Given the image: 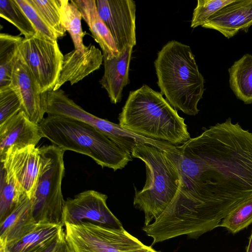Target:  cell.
<instances>
[{
    "label": "cell",
    "mask_w": 252,
    "mask_h": 252,
    "mask_svg": "<svg viewBox=\"0 0 252 252\" xmlns=\"http://www.w3.org/2000/svg\"><path fill=\"white\" fill-rule=\"evenodd\" d=\"M40 167L32 202V215L37 224L64 226L65 200L62 190L64 174V151L51 145L38 148Z\"/></svg>",
    "instance_id": "obj_4"
},
{
    "label": "cell",
    "mask_w": 252,
    "mask_h": 252,
    "mask_svg": "<svg viewBox=\"0 0 252 252\" xmlns=\"http://www.w3.org/2000/svg\"><path fill=\"white\" fill-rule=\"evenodd\" d=\"M27 197L14 177L0 165V223Z\"/></svg>",
    "instance_id": "obj_19"
},
{
    "label": "cell",
    "mask_w": 252,
    "mask_h": 252,
    "mask_svg": "<svg viewBox=\"0 0 252 252\" xmlns=\"http://www.w3.org/2000/svg\"><path fill=\"white\" fill-rule=\"evenodd\" d=\"M0 16L17 28L25 38L32 36L36 32L15 0H0Z\"/></svg>",
    "instance_id": "obj_23"
},
{
    "label": "cell",
    "mask_w": 252,
    "mask_h": 252,
    "mask_svg": "<svg viewBox=\"0 0 252 252\" xmlns=\"http://www.w3.org/2000/svg\"><path fill=\"white\" fill-rule=\"evenodd\" d=\"M234 0H198L194 9L190 27L202 26L214 14Z\"/></svg>",
    "instance_id": "obj_25"
},
{
    "label": "cell",
    "mask_w": 252,
    "mask_h": 252,
    "mask_svg": "<svg viewBox=\"0 0 252 252\" xmlns=\"http://www.w3.org/2000/svg\"><path fill=\"white\" fill-rule=\"evenodd\" d=\"M15 1L26 14L36 32L52 40L57 41L55 33L28 0H15Z\"/></svg>",
    "instance_id": "obj_27"
},
{
    "label": "cell",
    "mask_w": 252,
    "mask_h": 252,
    "mask_svg": "<svg viewBox=\"0 0 252 252\" xmlns=\"http://www.w3.org/2000/svg\"><path fill=\"white\" fill-rule=\"evenodd\" d=\"M98 13L110 30L119 53L136 44V10L133 0H95Z\"/></svg>",
    "instance_id": "obj_8"
},
{
    "label": "cell",
    "mask_w": 252,
    "mask_h": 252,
    "mask_svg": "<svg viewBox=\"0 0 252 252\" xmlns=\"http://www.w3.org/2000/svg\"><path fill=\"white\" fill-rule=\"evenodd\" d=\"M132 49V47H128L117 57L103 58L104 72L100 84L106 91L113 104L121 101L123 89L129 83V69Z\"/></svg>",
    "instance_id": "obj_14"
},
{
    "label": "cell",
    "mask_w": 252,
    "mask_h": 252,
    "mask_svg": "<svg viewBox=\"0 0 252 252\" xmlns=\"http://www.w3.org/2000/svg\"><path fill=\"white\" fill-rule=\"evenodd\" d=\"M36 9L58 38L64 36L66 32L62 22L63 0H28Z\"/></svg>",
    "instance_id": "obj_22"
},
{
    "label": "cell",
    "mask_w": 252,
    "mask_h": 252,
    "mask_svg": "<svg viewBox=\"0 0 252 252\" xmlns=\"http://www.w3.org/2000/svg\"><path fill=\"white\" fill-rule=\"evenodd\" d=\"M252 222V198L241 203L230 212L220 226L234 234L247 227Z\"/></svg>",
    "instance_id": "obj_24"
},
{
    "label": "cell",
    "mask_w": 252,
    "mask_h": 252,
    "mask_svg": "<svg viewBox=\"0 0 252 252\" xmlns=\"http://www.w3.org/2000/svg\"><path fill=\"white\" fill-rule=\"evenodd\" d=\"M10 86L20 99L22 111L30 120L39 124L46 113L47 92H41L19 53L13 68Z\"/></svg>",
    "instance_id": "obj_10"
},
{
    "label": "cell",
    "mask_w": 252,
    "mask_h": 252,
    "mask_svg": "<svg viewBox=\"0 0 252 252\" xmlns=\"http://www.w3.org/2000/svg\"><path fill=\"white\" fill-rule=\"evenodd\" d=\"M129 252H158V251L155 250L150 246H145L144 247H143L142 248H141V249H138L136 250L130 251Z\"/></svg>",
    "instance_id": "obj_29"
},
{
    "label": "cell",
    "mask_w": 252,
    "mask_h": 252,
    "mask_svg": "<svg viewBox=\"0 0 252 252\" xmlns=\"http://www.w3.org/2000/svg\"><path fill=\"white\" fill-rule=\"evenodd\" d=\"M19 55L36 81L41 93L54 90L62 70L64 55L57 41L35 32L23 38Z\"/></svg>",
    "instance_id": "obj_5"
},
{
    "label": "cell",
    "mask_w": 252,
    "mask_h": 252,
    "mask_svg": "<svg viewBox=\"0 0 252 252\" xmlns=\"http://www.w3.org/2000/svg\"><path fill=\"white\" fill-rule=\"evenodd\" d=\"M39 126L43 137L54 145L64 152L71 151L88 156L102 168L116 171L132 160L131 154L84 122L67 117L48 115Z\"/></svg>",
    "instance_id": "obj_3"
},
{
    "label": "cell",
    "mask_w": 252,
    "mask_h": 252,
    "mask_svg": "<svg viewBox=\"0 0 252 252\" xmlns=\"http://www.w3.org/2000/svg\"><path fill=\"white\" fill-rule=\"evenodd\" d=\"M23 38L5 33L0 34V89L10 86L13 68Z\"/></svg>",
    "instance_id": "obj_20"
},
{
    "label": "cell",
    "mask_w": 252,
    "mask_h": 252,
    "mask_svg": "<svg viewBox=\"0 0 252 252\" xmlns=\"http://www.w3.org/2000/svg\"><path fill=\"white\" fill-rule=\"evenodd\" d=\"M118 119L124 129L173 145L183 144L191 138L184 118L160 93L147 85L129 92Z\"/></svg>",
    "instance_id": "obj_1"
},
{
    "label": "cell",
    "mask_w": 252,
    "mask_h": 252,
    "mask_svg": "<svg viewBox=\"0 0 252 252\" xmlns=\"http://www.w3.org/2000/svg\"><path fill=\"white\" fill-rule=\"evenodd\" d=\"M62 18L65 30L70 34L75 49L84 53V32L81 27L82 14L73 0H63Z\"/></svg>",
    "instance_id": "obj_21"
},
{
    "label": "cell",
    "mask_w": 252,
    "mask_h": 252,
    "mask_svg": "<svg viewBox=\"0 0 252 252\" xmlns=\"http://www.w3.org/2000/svg\"><path fill=\"white\" fill-rule=\"evenodd\" d=\"M0 157V165L12 175L31 199L34 194L40 167L39 148L33 145L11 147Z\"/></svg>",
    "instance_id": "obj_9"
},
{
    "label": "cell",
    "mask_w": 252,
    "mask_h": 252,
    "mask_svg": "<svg viewBox=\"0 0 252 252\" xmlns=\"http://www.w3.org/2000/svg\"></svg>",
    "instance_id": "obj_31"
},
{
    "label": "cell",
    "mask_w": 252,
    "mask_h": 252,
    "mask_svg": "<svg viewBox=\"0 0 252 252\" xmlns=\"http://www.w3.org/2000/svg\"><path fill=\"white\" fill-rule=\"evenodd\" d=\"M21 110L20 99L11 86L0 89V125Z\"/></svg>",
    "instance_id": "obj_26"
},
{
    "label": "cell",
    "mask_w": 252,
    "mask_h": 252,
    "mask_svg": "<svg viewBox=\"0 0 252 252\" xmlns=\"http://www.w3.org/2000/svg\"><path fill=\"white\" fill-rule=\"evenodd\" d=\"M80 10L82 18L88 25L93 37L99 44L103 58L112 59L120 53L114 39L105 23L101 18L95 0H73Z\"/></svg>",
    "instance_id": "obj_16"
},
{
    "label": "cell",
    "mask_w": 252,
    "mask_h": 252,
    "mask_svg": "<svg viewBox=\"0 0 252 252\" xmlns=\"http://www.w3.org/2000/svg\"><path fill=\"white\" fill-rule=\"evenodd\" d=\"M38 224L32 215L31 200L27 197L0 223V251L18 242Z\"/></svg>",
    "instance_id": "obj_15"
},
{
    "label": "cell",
    "mask_w": 252,
    "mask_h": 252,
    "mask_svg": "<svg viewBox=\"0 0 252 252\" xmlns=\"http://www.w3.org/2000/svg\"><path fill=\"white\" fill-rule=\"evenodd\" d=\"M107 196L94 190L80 192L65 201L63 221L66 223L78 225L90 222L116 231L125 230L121 221L107 206Z\"/></svg>",
    "instance_id": "obj_7"
},
{
    "label": "cell",
    "mask_w": 252,
    "mask_h": 252,
    "mask_svg": "<svg viewBox=\"0 0 252 252\" xmlns=\"http://www.w3.org/2000/svg\"><path fill=\"white\" fill-rule=\"evenodd\" d=\"M64 230L63 226L38 224L32 232L0 252H44Z\"/></svg>",
    "instance_id": "obj_17"
},
{
    "label": "cell",
    "mask_w": 252,
    "mask_h": 252,
    "mask_svg": "<svg viewBox=\"0 0 252 252\" xmlns=\"http://www.w3.org/2000/svg\"><path fill=\"white\" fill-rule=\"evenodd\" d=\"M64 226L74 252H129L146 246L125 230H114L90 222Z\"/></svg>",
    "instance_id": "obj_6"
},
{
    "label": "cell",
    "mask_w": 252,
    "mask_h": 252,
    "mask_svg": "<svg viewBox=\"0 0 252 252\" xmlns=\"http://www.w3.org/2000/svg\"><path fill=\"white\" fill-rule=\"evenodd\" d=\"M103 61L102 52L95 46H86L84 53L74 49L64 55L62 70L53 90L67 82L73 85L99 68Z\"/></svg>",
    "instance_id": "obj_13"
},
{
    "label": "cell",
    "mask_w": 252,
    "mask_h": 252,
    "mask_svg": "<svg viewBox=\"0 0 252 252\" xmlns=\"http://www.w3.org/2000/svg\"><path fill=\"white\" fill-rule=\"evenodd\" d=\"M230 87L245 104L252 103V55L247 54L228 69Z\"/></svg>",
    "instance_id": "obj_18"
},
{
    "label": "cell",
    "mask_w": 252,
    "mask_h": 252,
    "mask_svg": "<svg viewBox=\"0 0 252 252\" xmlns=\"http://www.w3.org/2000/svg\"><path fill=\"white\" fill-rule=\"evenodd\" d=\"M252 26V0H234L212 16L202 27L216 30L227 38Z\"/></svg>",
    "instance_id": "obj_11"
},
{
    "label": "cell",
    "mask_w": 252,
    "mask_h": 252,
    "mask_svg": "<svg viewBox=\"0 0 252 252\" xmlns=\"http://www.w3.org/2000/svg\"><path fill=\"white\" fill-rule=\"evenodd\" d=\"M44 252H74L67 240L64 229L57 239Z\"/></svg>",
    "instance_id": "obj_28"
},
{
    "label": "cell",
    "mask_w": 252,
    "mask_h": 252,
    "mask_svg": "<svg viewBox=\"0 0 252 252\" xmlns=\"http://www.w3.org/2000/svg\"><path fill=\"white\" fill-rule=\"evenodd\" d=\"M246 252H252V232L249 238V242L246 248Z\"/></svg>",
    "instance_id": "obj_30"
},
{
    "label": "cell",
    "mask_w": 252,
    "mask_h": 252,
    "mask_svg": "<svg viewBox=\"0 0 252 252\" xmlns=\"http://www.w3.org/2000/svg\"><path fill=\"white\" fill-rule=\"evenodd\" d=\"M42 137L39 124L30 120L21 110L0 125V156L13 147L36 146Z\"/></svg>",
    "instance_id": "obj_12"
},
{
    "label": "cell",
    "mask_w": 252,
    "mask_h": 252,
    "mask_svg": "<svg viewBox=\"0 0 252 252\" xmlns=\"http://www.w3.org/2000/svg\"><path fill=\"white\" fill-rule=\"evenodd\" d=\"M160 93L177 111L189 116L199 111L197 106L204 92V79L191 48L173 40L158 52L154 62Z\"/></svg>",
    "instance_id": "obj_2"
}]
</instances>
